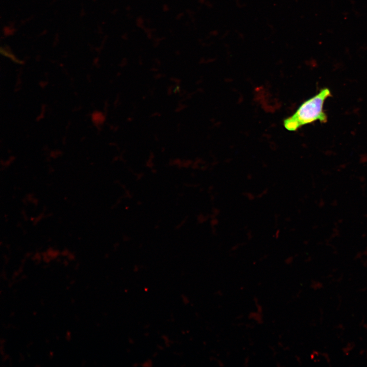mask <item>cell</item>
I'll use <instances>...</instances> for the list:
<instances>
[{
    "label": "cell",
    "instance_id": "6da1fadb",
    "mask_svg": "<svg viewBox=\"0 0 367 367\" xmlns=\"http://www.w3.org/2000/svg\"><path fill=\"white\" fill-rule=\"evenodd\" d=\"M331 96L327 88L322 89L318 93L301 103L296 111L283 122L284 128L289 131H296L301 127L316 121L325 123L327 115L324 110L325 100Z\"/></svg>",
    "mask_w": 367,
    "mask_h": 367
},
{
    "label": "cell",
    "instance_id": "7a4b0ae2",
    "mask_svg": "<svg viewBox=\"0 0 367 367\" xmlns=\"http://www.w3.org/2000/svg\"><path fill=\"white\" fill-rule=\"evenodd\" d=\"M243 194L244 196L247 197L250 200H253L255 198L254 194L250 192H244Z\"/></svg>",
    "mask_w": 367,
    "mask_h": 367
},
{
    "label": "cell",
    "instance_id": "3957f363",
    "mask_svg": "<svg viewBox=\"0 0 367 367\" xmlns=\"http://www.w3.org/2000/svg\"><path fill=\"white\" fill-rule=\"evenodd\" d=\"M268 192V189L267 188L265 189L261 192H260L257 195V197L258 198H260L263 197L264 195H266Z\"/></svg>",
    "mask_w": 367,
    "mask_h": 367
},
{
    "label": "cell",
    "instance_id": "277c9868",
    "mask_svg": "<svg viewBox=\"0 0 367 367\" xmlns=\"http://www.w3.org/2000/svg\"><path fill=\"white\" fill-rule=\"evenodd\" d=\"M280 234V230L279 229L277 230L275 232V237L276 238H278L279 237V235Z\"/></svg>",
    "mask_w": 367,
    "mask_h": 367
}]
</instances>
